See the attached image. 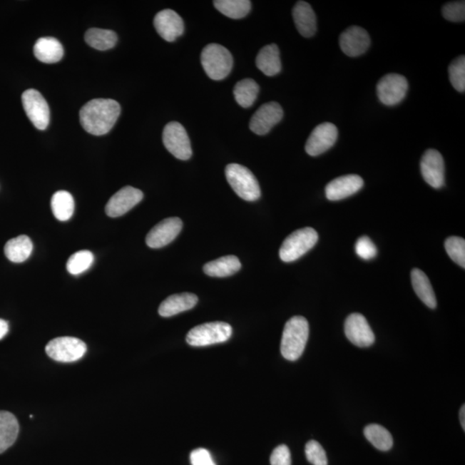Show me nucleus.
Wrapping results in <instances>:
<instances>
[{
    "label": "nucleus",
    "instance_id": "obj_1",
    "mask_svg": "<svg viewBox=\"0 0 465 465\" xmlns=\"http://www.w3.org/2000/svg\"><path fill=\"white\" fill-rule=\"evenodd\" d=\"M120 113L121 107L113 99H93L81 108V123L91 135H106L114 127Z\"/></svg>",
    "mask_w": 465,
    "mask_h": 465
},
{
    "label": "nucleus",
    "instance_id": "obj_2",
    "mask_svg": "<svg viewBox=\"0 0 465 465\" xmlns=\"http://www.w3.org/2000/svg\"><path fill=\"white\" fill-rule=\"evenodd\" d=\"M310 334L309 322L304 317H294L286 322L281 339V354L285 359L296 361L304 354Z\"/></svg>",
    "mask_w": 465,
    "mask_h": 465
},
{
    "label": "nucleus",
    "instance_id": "obj_3",
    "mask_svg": "<svg viewBox=\"0 0 465 465\" xmlns=\"http://www.w3.org/2000/svg\"><path fill=\"white\" fill-rule=\"evenodd\" d=\"M201 62L203 69L211 80L222 81L232 68L231 53L223 46L211 44L203 49Z\"/></svg>",
    "mask_w": 465,
    "mask_h": 465
},
{
    "label": "nucleus",
    "instance_id": "obj_4",
    "mask_svg": "<svg viewBox=\"0 0 465 465\" xmlns=\"http://www.w3.org/2000/svg\"><path fill=\"white\" fill-rule=\"evenodd\" d=\"M227 180L240 198L248 202L258 200L261 192L258 180L247 168L239 164H230L225 170Z\"/></svg>",
    "mask_w": 465,
    "mask_h": 465
},
{
    "label": "nucleus",
    "instance_id": "obj_5",
    "mask_svg": "<svg viewBox=\"0 0 465 465\" xmlns=\"http://www.w3.org/2000/svg\"><path fill=\"white\" fill-rule=\"evenodd\" d=\"M317 242V232L312 228H305L295 231L282 244L280 250V259L284 262H292L308 252Z\"/></svg>",
    "mask_w": 465,
    "mask_h": 465
},
{
    "label": "nucleus",
    "instance_id": "obj_6",
    "mask_svg": "<svg viewBox=\"0 0 465 465\" xmlns=\"http://www.w3.org/2000/svg\"><path fill=\"white\" fill-rule=\"evenodd\" d=\"M232 333L230 324L214 322L201 324L189 331L186 342L192 347H206L227 342Z\"/></svg>",
    "mask_w": 465,
    "mask_h": 465
},
{
    "label": "nucleus",
    "instance_id": "obj_7",
    "mask_svg": "<svg viewBox=\"0 0 465 465\" xmlns=\"http://www.w3.org/2000/svg\"><path fill=\"white\" fill-rule=\"evenodd\" d=\"M45 350L48 357L58 362L71 363L81 359L86 354L87 347L80 339L59 337L49 342Z\"/></svg>",
    "mask_w": 465,
    "mask_h": 465
},
{
    "label": "nucleus",
    "instance_id": "obj_8",
    "mask_svg": "<svg viewBox=\"0 0 465 465\" xmlns=\"http://www.w3.org/2000/svg\"><path fill=\"white\" fill-rule=\"evenodd\" d=\"M163 143L165 148L178 160H188L193 155L188 132L180 123L171 122L165 126Z\"/></svg>",
    "mask_w": 465,
    "mask_h": 465
},
{
    "label": "nucleus",
    "instance_id": "obj_9",
    "mask_svg": "<svg viewBox=\"0 0 465 465\" xmlns=\"http://www.w3.org/2000/svg\"><path fill=\"white\" fill-rule=\"evenodd\" d=\"M408 89L409 83L404 76L389 73L377 83V93L382 103L394 106L404 101Z\"/></svg>",
    "mask_w": 465,
    "mask_h": 465
},
{
    "label": "nucleus",
    "instance_id": "obj_10",
    "mask_svg": "<svg viewBox=\"0 0 465 465\" xmlns=\"http://www.w3.org/2000/svg\"><path fill=\"white\" fill-rule=\"evenodd\" d=\"M24 110L36 128L44 131L51 121V111L47 101L39 91L29 89L22 95Z\"/></svg>",
    "mask_w": 465,
    "mask_h": 465
},
{
    "label": "nucleus",
    "instance_id": "obj_11",
    "mask_svg": "<svg viewBox=\"0 0 465 465\" xmlns=\"http://www.w3.org/2000/svg\"><path fill=\"white\" fill-rule=\"evenodd\" d=\"M337 138L338 130L334 124H320L315 128L307 140L305 150L310 156H318L333 147Z\"/></svg>",
    "mask_w": 465,
    "mask_h": 465
},
{
    "label": "nucleus",
    "instance_id": "obj_12",
    "mask_svg": "<svg viewBox=\"0 0 465 465\" xmlns=\"http://www.w3.org/2000/svg\"><path fill=\"white\" fill-rule=\"evenodd\" d=\"M344 334L349 342L359 347H368L375 342V335L363 315H349L344 322Z\"/></svg>",
    "mask_w": 465,
    "mask_h": 465
},
{
    "label": "nucleus",
    "instance_id": "obj_13",
    "mask_svg": "<svg viewBox=\"0 0 465 465\" xmlns=\"http://www.w3.org/2000/svg\"><path fill=\"white\" fill-rule=\"evenodd\" d=\"M421 171L425 181L435 189L445 185V162L441 153L435 149H429L422 156Z\"/></svg>",
    "mask_w": 465,
    "mask_h": 465
},
{
    "label": "nucleus",
    "instance_id": "obj_14",
    "mask_svg": "<svg viewBox=\"0 0 465 465\" xmlns=\"http://www.w3.org/2000/svg\"><path fill=\"white\" fill-rule=\"evenodd\" d=\"M284 111L280 103L270 102L265 103L252 116L250 130L256 135H267L272 128L283 118Z\"/></svg>",
    "mask_w": 465,
    "mask_h": 465
},
{
    "label": "nucleus",
    "instance_id": "obj_15",
    "mask_svg": "<svg viewBox=\"0 0 465 465\" xmlns=\"http://www.w3.org/2000/svg\"><path fill=\"white\" fill-rule=\"evenodd\" d=\"M142 190L126 186L112 196L106 206V213L110 218L122 217L143 200Z\"/></svg>",
    "mask_w": 465,
    "mask_h": 465
},
{
    "label": "nucleus",
    "instance_id": "obj_16",
    "mask_svg": "<svg viewBox=\"0 0 465 465\" xmlns=\"http://www.w3.org/2000/svg\"><path fill=\"white\" fill-rule=\"evenodd\" d=\"M183 223L178 218L163 220L148 232L146 243L149 247L160 248L171 243L182 230Z\"/></svg>",
    "mask_w": 465,
    "mask_h": 465
},
{
    "label": "nucleus",
    "instance_id": "obj_17",
    "mask_svg": "<svg viewBox=\"0 0 465 465\" xmlns=\"http://www.w3.org/2000/svg\"><path fill=\"white\" fill-rule=\"evenodd\" d=\"M340 48L347 56L357 57L363 55L371 45L368 32L363 28L352 26L339 36Z\"/></svg>",
    "mask_w": 465,
    "mask_h": 465
},
{
    "label": "nucleus",
    "instance_id": "obj_18",
    "mask_svg": "<svg viewBox=\"0 0 465 465\" xmlns=\"http://www.w3.org/2000/svg\"><path fill=\"white\" fill-rule=\"evenodd\" d=\"M153 24L158 34L167 41H175L185 31L184 21L181 16L170 9L158 12Z\"/></svg>",
    "mask_w": 465,
    "mask_h": 465
},
{
    "label": "nucleus",
    "instance_id": "obj_19",
    "mask_svg": "<svg viewBox=\"0 0 465 465\" xmlns=\"http://www.w3.org/2000/svg\"><path fill=\"white\" fill-rule=\"evenodd\" d=\"M363 186V178L355 174L339 177L326 186V197L331 201L342 200L358 193Z\"/></svg>",
    "mask_w": 465,
    "mask_h": 465
},
{
    "label": "nucleus",
    "instance_id": "obj_20",
    "mask_svg": "<svg viewBox=\"0 0 465 465\" xmlns=\"http://www.w3.org/2000/svg\"><path fill=\"white\" fill-rule=\"evenodd\" d=\"M293 19L297 31L302 36H313L317 32V16L309 3L298 1L293 8Z\"/></svg>",
    "mask_w": 465,
    "mask_h": 465
},
{
    "label": "nucleus",
    "instance_id": "obj_21",
    "mask_svg": "<svg viewBox=\"0 0 465 465\" xmlns=\"http://www.w3.org/2000/svg\"><path fill=\"white\" fill-rule=\"evenodd\" d=\"M198 298L193 293L172 295L161 302L159 314L162 317H171L173 315L192 310L198 304Z\"/></svg>",
    "mask_w": 465,
    "mask_h": 465
},
{
    "label": "nucleus",
    "instance_id": "obj_22",
    "mask_svg": "<svg viewBox=\"0 0 465 465\" xmlns=\"http://www.w3.org/2000/svg\"><path fill=\"white\" fill-rule=\"evenodd\" d=\"M34 55L44 63H56L63 57L64 49L60 41L53 37H41L34 46Z\"/></svg>",
    "mask_w": 465,
    "mask_h": 465
},
{
    "label": "nucleus",
    "instance_id": "obj_23",
    "mask_svg": "<svg viewBox=\"0 0 465 465\" xmlns=\"http://www.w3.org/2000/svg\"><path fill=\"white\" fill-rule=\"evenodd\" d=\"M256 65L265 76H274L282 69L280 51L276 44L265 46L256 57Z\"/></svg>",
    "mask_w": 465,
    "mask_h": 465
},
{
    "label": "nucleus",
    "instance_id": "obj_24",
    "mask_svg": "<svg viewBox=\"0 0 465 465\" xmlns=\"http://www.w3.org/2000/svg\"><path fill=\"white\" fill-rule=\"evenodd\" d=\"M19 433L18 419L7 411H0V454L14 445Z\"/></svg>",
    "mask_w": 465,
    "mask_h": 465
},
{
    "label": "nucleus",
    "instance_id": "obj_25",
    "mask_svg": "<svg viewBox=\"0 0 465 465\" xmlns=\"http://www.w3.org/2000/svg\"><path fill=\"white\" fill-rule=\"evenodd\" d=\"M240 268L242 264L237 257L228 255L207 263L203 267V272L210 277H226L234 275Z\"/></svg>",
    "mask_w": 465,
    "mask_h": 465
},
{
    "label": "nucleus",
    "instance_id": "obj_26",
    "mask_svg": "<svg viewBox=\"0 0 465 465\" xmlns=\"http://www.w3.org/2000/svg\"><path fill=\"white\" fill-rule=\"evenodd\" d=\"M411 281L418 297L430 309H435L437 306V300H436L433 286L426 274L421 270L415 268L411 272Z\"/></svg>",
    "mask_w": 465,
    "mask_h": 465
},
{
    "label": "nucleus",
    "instance_id": "obj_27",
    "mask_svg": "<svg viewBox=\"0 0 465 465\" xmlns=\"http://www.w3.org/2000/svg\"><path fill=\"white\" fill-rule=\"evenodd\" d=\"M33 251L31 240L27 235L8 240L5 246L6 258L14 263H22L29 259Z\"/></svg>",
    "mask_w": 465,
    "mask_h": 465
},
{
    "label": "nucleus",
    "instance_id": "obj_28",
    "mask_svg": "<svg viewBox=\"0 0 465 465\" xmlns=\"http://www.w3.org/2000/svg\"><path fill=\"white\" fill-rule=\"evenodd\" d=\"M85 41L90 47L105 51L115 47L118 41V36L114 31L110 30L93 28L86 31Z\"/></svg>",
    "mask_w": 465,
    "mask_h": 465
},
{
    "label": "nucleus",
    "instance_id": "obj_29",
    "mask_svg": "<svg viewBox=\"0 0 465 465\" xmlns=\"http://www.w3.org/2000/svg\"><path fill=\"white\" fill-rule=\"evenodd\" d=\"M51 209L53 215L61 222L68 221L74 213V200L71 194L66 190H59L53 195Z\"/></svg>",
    "mask_w": 465,
    "mask_h": 465
},
{
    "label": "nucleus",
    "instance_id": "obj_30",
    "mask_svg": "<svg viewBox=\"0 0 465 465\" xmlns=\"http://www.w3.org/2000/svg\"><path fill=\"white\" fill-rule=\"evenodd\" d=\"M260 93V86L252 78H244L235 85L234 96L236 102L243 108L253 105Z\"/></svg>",
    "mask_w": 465,
    "mask_h": 465
},
{
    "label": "nucleus",
    "instance_id": "obj_31",
    "mask_svg": "<svg viewBox=\"0 0 465 465\" xmlns=\"http://www.w3.org/2000/svg\"><path fill=\"white\" fill-rule=\"evenodd\" d=\"M214 6L228 18L240 19L249 14L252 5L249 0H215Z\"/></svg>",
    "mask_w": 465,
    "mask_h": 465
},
{
    "label": "nucleus",
    "instance_id": "obj_32",
    "mask_svg": "<svg viewBox=\"0 0 465 465\" xmlns=\"http://www.w3.org/2000/svg\"><path fill=\"white\" fill-rule=\"evenodd\" d=\"M365 438L372 443L377 449L387 451L393 446L392 434L385 427L377 424H371L365 426L364 430Z\"/></svg>",
    "mask_w": 465,
    "mask_h": 465
},
{
    "label": "nucleus",
    "instance_id": "obj_33",
    "mask_svg": "<svg viewBox=\"0 0 465 465\" xmlns=\"http://www.w3.org/2000/svg\"><path fill=\"white\" fill-rule=\"evenodd\" d=\"M93 252L82 250L73 253L66 262V270L73 275H78L88 270L93 264Z\"/></svg>",
    "mask_w": 465,
    "mask_h": 465
},
{
    "label": "nucleus",
    "instance_id": "obj_34",
    "mask_svg": "<svg viewBox=\"0 0 465 465\" xmlns=\"http://www.w3.org/2000/svg\"><path fill=\"white\" fill-rule=\"evenodd\" d=\"M449 77L454 89L464 93L465 91V57L456 58L449 66Z\"/></svg>",
    "mask_w": 465,
    "mask_h": 465
},
{
    "label": "nucleus",
    "instance_id": "obj_35",
    "mask_svg": "<svg viewBox=\"0 0 465 465\" xmlns=\"http://www.w3.org/2000/svg\"><path fill=\"white\" fill-rule=\"evenodd\" d=\"M445 247L447 255L455 263L465 268V240L456 236L448 238L446 240Z\"/></svg>",
    "mask_w": 465,
    "mask_h": 465
},
{
    "label": "nucleus",
    "instance_id": "obj_36",
    "mask_svg": "<svg viewBox=\"0 0 465 465\" xmlns=\"http://www.w3.org/2000/svg\"><path fill=\"white\" fill-rule=\"evenodd\" d=\"M306 458L313 465H327V458L325 450L321 444L310 440L305 446Z\"/></svg>",
    "mask_w": 465,
    "mask_h": 465
},
{
    "label": "nucleus",
    "instance_id": "obj_37",
    "mask_svg": "<svg viewBox=\"0 0 465 465\" xmlns=\"http://www.w3.org/2000/svg\"><path fill=\"white\" fill-rule=\"evenodd\" d=\"M444 18L451 22H464L465 20V2L456 1L446 4L442 8Z\"/></svg>",
    "mask_w": 465,
    "mask_h": 465
},
{
    "label": "nucleus",
    "instance_id": "obj_38",
    "mask_svg": "<svg viewBox=\"0 0 465 465\" xmlns=\"http://www.w3.org/2000/svg\"><path fill=\"white\" fill-rule=\"evenodd\" d=\"M355 251L357 255H358L361 259L365 260L375 258L377 255V247L368 236H363V237H360L357 240Z\"/></svg>",
    "mask_w": 465,
    "mask_h": 465
},
{
    "label": "nucleus",
    "instance_id": "obj_39",
    "mask_svg": "<svg viewBox=\"0 0 465 465\" xmlns=\"http://www.w3.org/2000/svg\"><path fill=\"white\" fill-rule=\"evenodd\" d=\"M271 465H292V456L287 446L281 445L274 449L270 459Z\"/></svg>",
    "mask_w": 465,
    "mask_h": 465
},
{
    "label": "nucleus",
    "instance_id": "obj_40",
    "mask_svg": "<svg viewBox=\"0 0 465 465\" xmlns=\"http://www.w3.org/2000/svg\"><path fill=\"white\" fill-rule=\"evenodd\" d=\"M190 462L193 465H215L210 452L203 448H198L190 454Z\"/></svg>",
    "mask_w": 465,
    "mask_h": 465
},
{
    "label": "nucleus",
    "instance_id": "obj_41",
    "mask_svg": "<svg viewBox=\"0 0 465 465\" xmlns=\"http://www.w3.org/2000/svg\"><path fill=\"white\" fill-rule=\"evenodd\" d=\"M9 331V325L5 320L0 319V339H2Z\"/></svg>",
    "mask_w": 465,
    "mask_h": 465
},
{
    "label": "nucleus",
    "instance_id": "obj_42",
    "mask_svg": "<svg viewBox=\"0 0 465 465\" xmlns=\"http://www.w3.org/2000/svg\"><path fill=\"white\" fill-rule=\"evenodd\" d=\"M465 407L464 405L462 406V408L460 409V413H459V418H460V423L461 425H462L463 429L465 430Z\"/></svg>",
    "mask_w": 465,
    "mask_h": 465
}]
</instances>
